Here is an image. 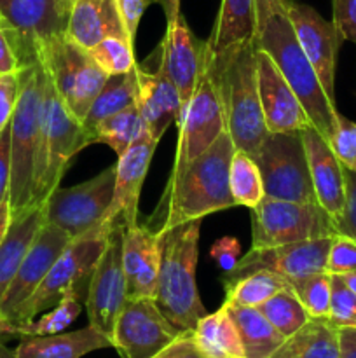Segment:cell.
<instances>
[{"instance_id":"bcb514c9","label":"cell","mask_w":356,"mask_h":358,"mask_svg":"<svg viewBox=\"0 0 356 358\" xmlns=\"http://www.w3.org/2000/svg\"><path fill=\"white\" fill-rule=\"evenodd\" d=\"M334 24L344 41L356 44V0H334Z\"/></svg>"},{"instance_id":"836d02e7","label":"cell","mask_w":356,"mask_h":358,"mask_svg":"<svg viewBox=\"0 0 356 358\" xmlns=\"http://www.w3.org/2000/svg\"><path fill=\"white\" fill-rule=\"evenodd\" d=\"M290 283L283 276L271 271H253L241 278L223 282L225 303L232 306L258 308L271 299L276 292L286 289Z\"/></svg>"},{"instance_id":"e575fe53","label":"cell","mask_w":356,"mask_h":358,"mask_svg":"<svg viewBox=\"0 0 356 358\" xmlns=\"http://www.w3.org/2000/svg\"><path fill=\"white\" fill-rule=\"evenodd\" d=\"M87 287L89 285H77L70 289L49 313L42 315L38 320L35 318L30 324L13 329L9 336L23 338V336H51L63 332L80 315L82 299L87 296Z\"/></svg>"},{"instance_id":"5b68a950","label":"cell","mask_w":356,"mask_h":358,"mask_svg":"<svg viewBox=\"0 0 356 358\" xmlns=\"http://www.w3.org/2000/svg\"><path fill=\"white\" fill-rule=\"evenodd\" d=\"M20 96L10 119V212L13 219L31 210L35 164L44 114L45 70L40 62L20 69ZM37 208V206H35Z\"/></svg>"},{"instance_id":"7dc6e473","label":"cell","mask_w":356,"mask_h":358,"mask_svg":"<svg viewBox=\"0 0 356 358\" xmlns=\"http://www.w3.org/2000/svg\"><path fill=\"white\" fill-rule=\"evenodd\" d=\"M156 0H115V6H117L119 14H121L122 23H124L126 30H128L129 37L133 41H136V31H138V24L142 21L143 13Z\"/></svg>"},{"instance_id":"277c9868","label":"cell","mask_w":356,"mask_h":358,"mask_svg":"<svg viewBox=\"0 0 356 358\" xmlns=\"http://www.w3.org/2000/svg\"><path fill=\"white\" fill-rule=\"evenodd\" d=\"M201 224L202 219H195L157 233L159 280L154 303L180 332L194 331L208 315L195 283Z\"/></svg>"},{"instance_id":"83f0119b","label":"cell","mask_w":356,"mask_h":358,"mask_svg":"<svg viewBox=\"0 0 356 358\" xmlns=\"http://www.w3.org/2000/svg\"><path fill=\"white\" fill-rule=\"evenodd\" d=\"M271 358H339V327L328 318H309Z\"/></svg>"},{"instance_id":"ee69618b","label":"cell","mask_w":356,"mask_h":358,"mask_svg":"<svg viewBox=\"0 0 356 358\" xmlns=\"http://www.w3.org/2000/svg\"><path fill=\"white\" fill-rule=\"evenodd\" d=\"M17 72L0 73V133L13 119L17 96H20V73Z\"/></svg>"},{"instance_id":"f907efd6","label":"cell","mask_w":356,"mask_h":358,"mask_svg":"<svg viewBox=\"0 0 356 358\" xmlns=\"http://www.w3.org/2000/svg\"><path fill=\"white\" fill-rule=\"evenodd\" d=\"M20 66V59H17L16 51H14L13 44H10L9 37L0 27V73H9L17 72Z\"/></svg>"},{"instance_id":"ba28073f","label":"cell","mask_w":356,"mask_h":358,"mask_svg":"<svg viewBox=\"0 0 356 358\" xmlns=\"http://www.w3.org/2000/svg\"><path fill=\"white\" fill-rule=\"evenodd\" d=\"M38 62L51 77L65 107L82 122L91 103L103 87L107 73L91 52L59 35L38 49Z\"/></svg>"},{"instance_id":"8992f818","label":"cell","mask_w":356,"mask_h":358,"mask_svg":"<svg viewBox=\"0 0 356 358\" xmlns=\"http://www.w3.org/2000/svg\"><path fill=\"white\" fill-rule=\"evenodd\" d=\"M89 145L91 140L82 122L65 107L45 72L44 114L31 198L34 208L44 205L49 194L59 185L73 156Z\"/></svg>"},{"instance_id":"b9f144b4","label":"cell","mask_w":356,"mask_h":358,"mask_svg":"<svg viewBox=\"0 0 356 358\" xmlns=\"http://www.w3.org/2000/svg\"><path fill=\"white\" fill-rule=\"evenodd\" d=\"M325 271L328 275H346L356 271V241L342 234H335L328 250Z\"/></svg>"},{"instance_id":"5bb4252c","label":"cell","mask_w":356,"mask_h":358,"mask_svg":"<svg viewBox=\"0 0 356 358\" xmlns=\"http://www.w3.org/2000/svg\"><path fill=\"white\" fill-rule=\"evenodd\" d=\"M124 227L112 226L108 231L107 245L91 273L86 296V310L89 325L112 339L117 317L121 315L128 294L126 276L122 269V240ZM114 343V341H112Z\"/></svg>"},{"instance_id":"7402d4cb","label":"cell","mask_w":356,"mask_h":358,"mask_svg":"<svg viewBox=\"0 0 356 358\" xmlns=\"http://www.w3.org/2000/svg\"><path fill=\"white\" fill-rule=\"evenodd\" d=\"M161 62L177 86L181 103H187L198 87L206 62V41H199L188 28L185 17L166 23V34L157 45Z\"/></svg>"},{"instance_id":"7c38bea8","label":"cell","mask_w":356,"mask_h":358,"mask_svg":"<svg viewBox=\"0 0 356 358\" xmlns=\"http://www.w3.org/2000/svg\"><path fill=\"white\" fill-rule=\"evenodd\" d=\"M178 142L170 178L178 177L195 157L209 149L225 129V117L220 103L215 80L205 62L198 87L191 100L184 105L177 122Z\"/></svg>"},{"instance_id":"2e32d148","label":"cell","mask_w":356,"mask_h":358,"mask_svg":"<svg viewBox=\"0 0 356 358\" xmlns=\"http://www.w3.org/2000/svg\"><path fill=\"white\" fill-rule=\"evenodd\" d=\"M332 240L334 236L271 248H251L244 257L239 259L232 271L223 275V282L241 278L253 271H271L285 280L323 273Z\"/></svg>"},{"instance_id":"3957f363","label":"cell","mask_w":356,"mask_h":358,"mask_svg":"<svg viewBox=\"0 0 356 358\" xmlns=\"http://www.w3.org/2000/svg\"><path fill=\"white\" fill-rule=\"evenodd\" d=\"M206 62L218 91L227 133L237 150L253 157L269 135L258 96L253 41L236 45L215 58L206 51Z\"/></svg>"},{"instance_id":"1f68e13d","label":"cell","mask_w":356,"mask_h":358,"mask_svg":"<svg viewBox=\"0 0 356 358\" xmlns=\"http://www.w3.org/2000/svg\"><path fill=\"white\" fill-rule=\"evenodd\" d=\"M138 98V79H136V66L126 73H115L108 76L103 87L96 94L94 101L91 103L86 117L82 119V126L91 140V131L100 121L114 115L124 108L136 103ZM93 145V143H91Z\"/></svg>"},{"instance_id":"ab89813d","label":"cell","mask_w":356,"mask_h":358,"mask_svg":"<svg viewBox=\"0 0 356 358\" xmlns=\"http://www.w3.org/2000/svg\"><path fill=\"white\" fill-rule=\"evenodd\" d=\"M332 294L328 320L335 327H356V296L341 275H330Z\"/></svg>"},{"instance_id":"f546056e","label":"cell","mask_w":356,"mask_h":358,"mask_svg":"<svg viewBox=\"0 0 356 358\" xmlns=\"http://www.w3.org/2000/svg\"><path fill=\"white\" fill-rule=\"evenodd\" d=\"M223 306L227 308V313L239 332L246 358H271L286 339L272 327L271 322L262 315L258 308L232 306L227 303H223Z\"/></svg>"},{"instance_id":"ac0fdd59","label":"cell","mask_w":356,"mask_h":358,"mask_svg":"<svg viewBox=\"0 0 356 358\" xmlns=\"http://www.w3.org/2000/svg\"><path fill=\"white\" fill-rule=\"evenodd\" d=\"M288 14L295 28L297 38L316 72L328 98L335 101V69L344 37L334 21H327L311 6L288 0Z\"/></svg>"},{"instance_id":"484cf974","label":"cell","mask_w":356,"mask_h":358,"mask_svg":"<svg viewBox=\"0 0 356 358\" xmlns=\"http://www.w3.org/2000/svg\"><path fill=\"white\" fill-rule=\"evenodd\" d=\"M103 348H114L112 339L93 325H87L73 332L23 336L16 348V358H82Z\"/></svg>"},{"instance_id":"9f6ffc18","label":"cell","mask_w":356,"mask_h":358,"mask_svg":"<svg viewBox=\"0 0 356 358\" xmlns=\"http://www.w3.org/2000/svg\"><path fill=\"white\" fill-rule=\"evenodd\" d=\"M0 358H16V350L7 348L6 343L2 341V336H0Z\"/></svg>"},{"instance_id":"d6986e66","label":"cell","mask_w":356,"mask_h":358,"mask_svg":"<svg viewBox=\"0 0 356 358\" xmlns=\"http://www.w3.org/2000/svg\"><path fill=\"white\" fill-rule=\"evenodd\" d=\"M157 143L159 140L147 131L121 157H117L114 198L103 219L105 229H110L112 226H122L128 229L138 224L140 192L149 173Z\"/></svg>"},{"instance_id":"d590c367","label":"cell","mask_w":356,"mask_h":358,"mask_svg":"<svg viewBox=\"0 0 356 358\" xmlns=\"http://www.w3.org/2000/svg\"><path fill=\"white\" fill-rule=\"evenodd\" d=\"M229 191L237 206L253 208L265 198L260 170L250 154L234 150L229 166Z\"/></svg>"},{"instance_id":"f35d334b","label":"cell","mask_w":356,"mask_h":358,"mask_svg":"<svg viewBox=\"0 0 356 358\" xmlns=\"http://www.w3.org/2000/svg\"><path fill=\"white\" fill-rule=\"evenodd\" d=\"M288 283L311 318H328L332 283L330 275L327 271L304 276V278L288 280Z\"/></svg>"},{"instance_id":"f5cc1de1","label":"cell","mask_w":356,"mask_h":358,"mask_svg":"<svg viewBox=\"0 0 356 358\" xmlns=\"http://www.w3.org/2000/svg\"><path fill=\"white\" fill-rule=\"evenodd\" d=\"M10 224H13V212H10V199L7 198L6 201L0 205V245L6 240Z\"/></svg>"},{"instance_id":"d6a6232c","label":"cell","mask_w":356,"mask_h":358,"mask_svg":"<svg viewBox=\"0 0 356 358\" xmlns=\"http://www.w3.org/2000/svg\"><path fill=\"white\" fill-rule=\"evenodd\" d=\"M147 131L145 121L135 103L98 122L91 131V143H107L121 157Z\"/></svg>"},{"instance_id":"d4e9b609","label":"cell","mask_w":356,"mask_h":358,"mask_svg":"<svg viewBox=\"0 0 356 358\" xmlns=\"http://www.w3.org/2000/svg\"><path fill=\"white\" fill-rule=\"evenodd\" d=\"M108 35L131 38L115 0H75L72 3L65 30L68 41L89 51Z\"/></svg>"},{"instance_id":"44dd1931","label":"cell","mask_w":356,"mask_h":358,"mask_svg":"<svg viewBox=\"0 0 356 358\" xmlns=\"http://www.w3.org/2000/svg\"><path fill=\"white\" fill-rule=\"evenodd\" d=\"M257 59V83L262 114L269 133L300 131L311 124L299 96L283 77L272 59L260 49H255Z\"/></svg>"},{"instance_id":"816d5d0a","label":"cell","mask_w":356,"mask_h":358,"mask_svg":"<svg viewBox=\"0 0 356 358\" xmlns=\"http://www.w3.org/2000/svg\"><path fill=\"white\" fill-rule=\"evenodd\" d=\"M339 358H356V327L339 329Z\"/></svg>"},{"instance_id":"74e56055","label":"cell","mask_w":356,"mask_h":358,"mask_svg":"<svg viewBox=\"0 0 356 358\" xmlns=\"http://www.w3.org/2000/svg\"><path fill=\"white\" fill-rule=\"evenodd\" d=\"M89 52L107 76L126 73L136 66L135 42L128 37L108 35L89 49Z\"/></svg>"},{"instance_id":"7bdbcfd3","label":"cell","mask_w":356,"mask_h":358,"mask_svg":"<svg viewBox=\"0 0 356 358\" xmlns=\"http://www.w3.org/2000/svg\"><path fill=\"white\" fill-rule=\"evenodd\" d=\"M346 180V206L341 219L335 222L337 234L356 241V173L344 168Z\"/></svg>"},{"instance_id":"f6af8a7d","label":"cell","mask_w":356,"mask_h":358,"mask_svg":"<svg viewBox=\"0 0 356 358\" xmlns=\"http://www.w3.org/2000/svg\"><path fill=\"white\" fill-rule=\"evenodd\" d=\"M209 255L215 259V262L218 264V268L222 269L223 275L232 271L236 268V264L239 262L241 255V243L232 236L220 238L213 243Z\"/></svg>"},{"instance_id":"c3c4849f","label":"cell","mask_w":356,"mask_h":358,"mask_svg":"<svg viewBox=\"0 0 356 358\" xmlns=\"http://www.w3.org/2000/svg\"><path fill=\"white\" fill-rule=\"evenodd\" d=\"M152 358H206L198 348L192 331L181 332L171 345H168L163 352Z\"/></svg>"},{"instance_id":"6da1fadb","label":"cell","mask_w":356,"mask_h":358,"mask_svg":"<svg viewBox=\"0 0 356 358\" xmlns=\"http://www.w3.org/2000/svg\"><path fill=\"white\" fill-rule=\"evenodd\" d=\"M288 0H253L255 49L264 51L299 96L309 121L325 138L337 124V107L311 66L288 14Z\"/></svg>"},{"instance_id":"4dcf8cb0","label":"cell","mask_w":356,"mask_h":358,"mask_svg":"<svg viewBox=\"0 0 356 358\" xmlns=\"http://www.w3.org/2000/svg\"><path fill=\"white\" fill-rule=\"evenodd\" d=\"M192 336L206 358H246L239 332L225 306L202 317L192 331Z\"/></svg>"},{"instance_id":"db71d44e","label":"cell","mask_w":356,"mask_h":358,"mask_svg":"<svg viewBox=\"0 0 356 358\" xmlns=\"http://www.w3.org/2000/svg\"><path fill=\"white\" fill-rule=\"evenodd\" d=\"M164 10V17H166V23L177 20L180 16V0H156Z\"/></svg>"},{"instance_id":"6f0895ef","label":"cell","mask_w":356,"mask_h":358,"mask_svg":"<svg viewBox=\"0 0 356 358\" xmlns=\"http://www.w3.org/2000/svg\"><path fill=\"white\" fill-rule=\"evenodd\" d=\"M73 2H75V0H61V6H63V9L66 10V14L70 13V7H72Z\"/></svg>"},{"instance_id":"681fc988","label":"cell","mask_w":356,"mask_h":358,"mask_svg":"<svg viewBox=\"0 0 356 358\" xmlns=\"http://www.w3.org/2000/svg\"><path fill=\"white\" fill-rule=\"evenodd\" d=\"M10 189V122L0 133V205L9 198Z\"/></svg>"},{"instance_id":"e0dca14e","label":"cell","mask_w":356,"mask_h":358,"mask_svg":"<svg viewBox=\"0 0 356 358\" xmlns=\"http://www.w3.org/2000/svg\"><path fill=\"white\" fill-rule=\"evenodd\" d=\"M70 241L72 238L65 231L49 222L42 224L0 303V329L9 324L21 304L35 292Z\"/></svg>"},{"instance_id":"603a6c76","label":"cell","mask_w":356,"mask_h":358,"mask_svg":"<svg viewBox=\"0 0 356 358\" xmlns=\"http://www.w3.org/2000/svg\"><path fill=\"white\" fill-rule=\"evenodd\" d=\"M300 135L307 154L314 194L335 224L341 219L346 206L344 168L335 157L328 140L313 124L304 126Z\"/></svg>"},{"instance_id":"52a82bcc","label":"cell","mask_w":356,"mask_h":358,"mask_svg":"<svg viewBox=\"0 0 356 358\" xmlns=\"http://www.w3.org/2000/svg\"><path fill=\"white\" fill-rule=\"evenodd\" d=\"M108 233L91 234L70 241L61 252L52 268L35 289V292L24 301L14 313L9 324L0 329V336H9L13 329L34 322L47 308H54L70 289L77 285H89L91 273L98 259L103 254Z\"/></svg>"},{"instance_id":"4fadbf2b","label":"cell","mask_w":356,"mask_h":358,"mask_svg":"<svg viewBox=\"0 0 356 358\" xmlns=\"http://www.w3.org/2000/svg\"><path fill=\"white\" fill-rule=\"evenodd\" d=\"M66 20L61 0H0V27L9 37L21 69L37 62L42 45L65 35Z\"/></svg>"},{"instance_id":"11a10c76","label":"cell","mask_w":356,"mask_h":358,"mask_svg":"<svg viewBox=\"0 0 356 358\" xmlns=\"http://www.w3.org/2000/svg\"><path fill=\"white\" fill-rule=\"evenodd\" d=\"M342 278H344L346 285L351 289V292L356 296V271H351V273H346V275H341Z\"/></svg>"},{"instance_id":"60d3db41","label":"cell","mask_w":356,"mask_h":358,"mask_svg":"<svg viewBox=\"0 0 356 358\" xmlns=\"http://www.w3.org/2000/svg\"><path fill=\"white\" fill-rule=\"evenodd\" d=\"M328 143L342 168L356 173V122L337 114V124Z\"/></svg>"},{"instance_id":"8fae6325","label":"cell","mask_w":356,"mask_h":358,"mask_svg":"<svg viewBox=\"0 0 356 358\" xmlns=\"http://www.w3.org/2000/svg\"><path fill=\"white\" fill-rule=\"evenodd\" d=\"M267 198L318 203L300 131L269 133L253 156Z\"/></svg>"},{"instance_id":"ffe728a7","label":"cell","mask_w":356,"mask_h":358,"mask_svg":"<svg viewBox=\"0 0 356 358\" xmlns=\"http://www.w3.org/2000/svg\"><path fill=\"white\" fill-rule=\"evenodd\" d=\"M145 62H149L156 69L150 70L136 63V79H138L136 107L150 135L156 140H161L166 129L173 122L175 124L178 122L184 110V103H181L177 86L161 62L159 49H156V52Z\"/></svg>"},{"instance_id":"9a60e30c","label":"cell","mask_w":356,"mask_h":358,"mask_svg":"<svg viewBox=\"0 0 356 358\" xmlns=\"http://www.w3.org/2000/svg\"><path fill=\"white\" fill-rule=\"evenodd\" d=\"M181 332L161 313L154 299H128L114 327V348L122 358H152Z\"/></svg>"},{"instance_id":"7a4b0ae2","label":"cell","mask_w":356,"mask_h":358,"mask_svg":"<svg viewBox=\"0 0 356 358\" xmlns=\"http://www.w3.org/2000/svg\"><path fill=\"white\" fill-rule=\"evenodd\" d=\"M234 150L232 138L223 131L178 177L168 178L156 210L143 224L157 234L237 206L229 191V166Z\"/></svg>"},{"instance_id":"4316f807","label":"cell","mask_w":356,"mask_h":358,"mask_svg":"<svg viewBox=\"0 0 356 358\" xmlns=\"http://www.w3.org/2000/svg\"><path fill=\"white\" fill-rule=\"evenodd\" d=\"M253 0H222L215 27L206 41V51L212 58H215L236 45L253 41Z\"/></svg>"},{"instance_id":"30bf717a","label":"cell","mask_w":356,"mask_h":358,"mask_svg":"<svg viewBox=\"0 0 356 358\" xmlns=\"http://www.w3.org/2000/svg\"><path fill=\"white\" fill-rule=\"evenodd\" d=\"M335 234L334 219L320 203H293L265 196L251 208V248H271Z\"/></svg>"},{"instance_id":"9c48e42d","label":"cell","mask_w":356,"mask_h":358,"mask_svg":"<svg viewBox=\"0 0 356 358\" xmlns=\"http://www.w3.org/2000/svg\"><path fill=\"white\" fill-rule=\"evenodd\" d=\"M115 166L103 171L82 184L72 187H56L45 199V222L65 231L72 240L108 233L103 219L114 198Z\"/></svg>"},{"instance_id":"8d00e7d4","label":"cell","mask_w":356,"mask_h":358,"mask_svg":"<svg viewBox=\"0 0 356 358\" xmlns=\"http://www.w3.org/2000/svg\"><path fill=\"white\" fill-rule=\"evenodd\" d=\"M258 310L271 322L272 327L285 338L299 331L311 318L290 285L276 292L271 299H267L262 306H258Z\"/></svg>"},{"instance_id":"cb8c5ba5","label":"cell","mask_w":356,"mask_h":358,"mask_svg":"<svg viewBox=\"0 0 356 358\" xmlns=\"http://www.w3.org/2000/svg\"><path fill=\"white\" fill-rule=\"evenodd\" d=\"M122 269L128 299H154L159 280V243L157 234L145 224L124 231Z\"/></svg>"},{"instance_id":"f1b7e54d","label":"cell","mask_w":356,"mask_h":358,"mask_svg":"<svg viewBox=\"0 0 356 358\" xmlns=\"http://www.w3.org/2000/svg\"><path fill=\"white\" fill-rule=\"evenodd\" d=\"M45 222L44 206L28 210L27 213L13 219L6 240L0 245V303L9 290L10 282L34 241L35 234Z\"/></svg>"}]
</instances>
